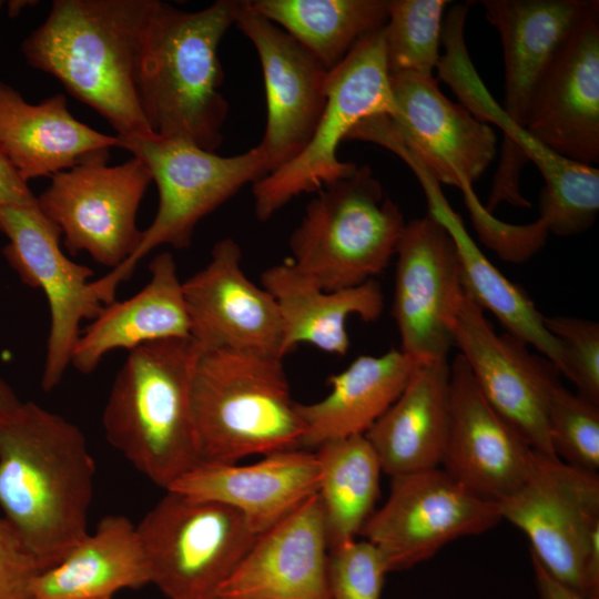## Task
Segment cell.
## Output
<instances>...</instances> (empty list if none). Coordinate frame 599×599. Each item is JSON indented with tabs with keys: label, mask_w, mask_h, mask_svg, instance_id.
Listing matches in <instances>:
<instances>
[{
	"label": "cell",
	"mask_w": 599,
	"mask_h": 599,
	"mask_svg": "<svg viewBox=\"0 0 599 599\" xmlns=\"http://www.w3.org/2000/svg\"><path fill=\"white\" fill-rule=\"evenodd\" d=\"M136 531L151 583L169 599L215 595L258 536L235 508L173 490Z\"/></svg>",
	"instance_id": "30bf717a"
},
{
	"label": "cell",
	"mask_w": 599,
	"mask_h": 599,
	"mask_svg": "<svg viewBox=\"0 0 599 599\" xmlns=\"http://www.w3.org/2000/svg\"><path fill=\"white\" fill-rule=\"evenodd\" d=\"M400 349L362 355L328 377L329 393L318 402L296 404L303 424L301 447L365 435L407 385L416 366Z\"/></svg>",
	"instance_id": "f1b7e54d"
},
{
	"label": "cell",
	"mask_w": 599,
	"mask_h": 599,
	"mask_svg": "<svg viewBox=\"0 0 599 599\" xmlns=\"http://www.w3.org/2000/svg\"><path fill=\"white\" fill-rule=\"evenodd\" d=\"M408 166L419 180L428 203V214L437 220L451 236L459 263L465 293L485 312L489 311L506 329L527 345L534 346L559 374L566 376L564 351L547 329L545 316L517 285L506 278L483 254L469 236L463 220L450 207L440 184L420 165Z\"/></svg>",
	"instance_id": "83f0119b"
},
{
	"label": "cell",
	"mask_w": 599,
	"mask_h": 599,
	"mask_svg": "<svg viewBox=\"0 0 599 599\" xmlns=\"http://www.w3.org/2000/svg\"><path fill=\"white\" fill-rule=\"evenodd\" d=\"M315 455L319 465L317 495L329 549L361 535L376 510L383 470L365 435L325 441Z\"/></svg>",
	"instance_id": "1f68e13d"
},
{
	"label": "cell",
	"mask_w": 599,
	"mask_h": 599,
	"mask_svg": "<svg viewBox=\"0 0 599 599\" xmlns=\"http://www.w3.org/2000/svg\"><path fill=\"white\" fill-rule=\"evenodd\" d=\"M148 583L150 570L136 526L124 516L109 515L39 575L32 599L111 598L120 589Z\"/></svg>",
	"instance_id": "f546056e"
},
{
	"label": "cell",
	"mask_w": 599,
	"mask_h": 599,
	"mask_svg": "<svg viewBox=\"0 0 599 599\" xmlns=\"http://www.w3.org/2000/svg\"><path fill=\"white\" fill-rule=\"evenodd\" d=\"M82 599H112V598H82Z\"/></svg>",
	"instance_id": "7bdbcfd3"
},
{
	"label": "cell",
	"mask_w": 599,
	"mask_h": 599,
	"mask_svg": "<svg viewBox=\"0 0 599 599\" xmlns=\"http://www.w3.org/2000/svg\"><path fill=\"white\" fill-rule=\"evenodd\" d=\"M262 65L267 119L258 144L268 173L306 146L326 104L328 71L288 33L241 0L235 20Z\"/></svg>",
	"instance_id": "ac0fdd59"
},
{
	"label": "cell",
	"mask_w": 599,
	"mask_h": 599,
	"mask_svg": "<svg viewBox=\"0 0 599 599\" xmlns=\"http://www.w3.org/2000/svg\"><path fill=\"white\" fill-rule=\"evenodd\" d=\"M454 346L486 402L534 450L554 455L547 408L550 392L559 382L555 366L531 354L517 337L497 334L466 293L454 327Z\"/></svg>",
	"instance_id": "2e32d148"
},
{
	"label": "cell",
	"mask_w": 599,
	"mask_h": 599,
	"mask_svg": "<svg viewBox=\"0 0 599 599\" xmlns=\"http://www.w3.org/2000/svg\"><path fill=\"white\" fill-rule=\"evenodd\" d=\"M261 284L278 307L283 356L300 344L343 356L349 348L347 319L358 316L374 322L385 305L380 285L374 278L349 288L325 291L290 262L263 271Z\"/></svg>",
	"instance_id": "4316f807"
},
{
	"label": "cell",
	"mask_w": 599,
	"mask_h": 599,
	"mask_svg": "<svg viewBox=\"0 0 599 599\" xmlns=\"http://www.w3.org/2000/svg\"><path fill=\"white\" fill-rule=\"evenodd\" d=\"M0 231L9 243L3 255L21 281L40 288L50 309V329L42 389L50 392L62 380L83 319H93L103 304L92 293L93 271L62 252L61 231L35 205H0Z\"/></svg>",
	"instance_id": "5bb4252c"
},
{
	"label": "cell",
	"mask_w": 599,
	"mask_h": 599,
	"mask_svg": "<svg viewBox=\"0 0 599 599\" xmlns=\"http://www.w3.org/2000/svg\"><path fill=\"white\" fill-rule=\"evenodd\" d=\"M448 3L447 0H388L383 35L389 73L434 75Z\"/></svg>",
	"instance_id": "d6a6232c"
},
{
	"label": "cell",
	"mask_w": 599,
	"mask_h": 599,
	"mask_svg": "<svg viewBox=\"0 0 599 599\" xmlns=\"http://www.w3.org/2000/svg\"><path fill=\"white\" fill-rule=\"evenodd\" d=\"M449 367V428L440 468L479 497L499 502L527 479L535 450L486 402L460 354Z\"/></svg>",
	"instance_id": "d6986e66"
},
{
	"label": "cell",
	"mask_w": 599,
	"mask_h": 599,
	"mask_svg": "<svg viewBox=\"0 0 599 599\" xmlns=\"http://www.w3.org/2000/svg\"><path fill=\"white\" fill-rule=\"evenodd\" d=\"M282 361L200 349L192 406L201 463H236L301 447L303 424Z\"/></svg>",
	"instance_id": "5b68a950"
},
{
	"label": "cell",
	"mask_w": 599,
	"mask_h": 599,
	"mask_svg": "<svg viewBox=\"0 0 599 599\" xmlns=\"http://www.w3.org/2000/svg\"><path fill=\"white\" fill-rule=\"evenodd\" d=\"M95 464L82 430L33 402L0 418V508L45 569L88 532Z\"/></svg>",
	"instance_id": "6da1fadb"
},
{
	"label": "cell",
	"mask_w": 599,
	"mask_h": 599,
	"mask_svg": "<svg viewBox=\"0 0 599 599\" xmlns=\"http://www.w3.org/2000/svg\"><path fill=\"white\" fill-rule=\"evenodd\" d=\"M525 130L568 160L599 161V6L555 59L531 99Z\"/></svg>",
	"instance_id": "ffe728a7"
},
{
	"label": "cell",
	"mask_w": 599,
	"mask_h": 599,
	"mask_svg": "<svg viewBox=\"0 0 599 599\" xmlns=\"http://www.w3.org/2000/svg\"><path fill=\"white\" fill-rule=\"evenodd\" d=\"M199 352L191 337L130 351L102 414L108 441L165 490L201 463L192 406Z\"/></svg>",
	"instance_id": "277c9868"
},
{
	"label": "cell",
	"mask_w": 599,
	"mask_h": 599,
	"mask_svg": "<svg viewBox=\"0 0 599 599\" xmlns=\"http://www.w3.org/2000/svg\"><path fill=\"white\" fill-rule=\"evenodd\" d=\"M318 495L257 536L215 595L224 599H331Z\"/></svg>",
	"instance_id": "44dd1931"
},
{
	"label": "cell",
	"mask_w": 599,
	"mask_h": 599,
	"mask_svg": "<svg viewBox=\"0 0 599 599\" xmlns=\"http://www.w3.org/2000/svg\"><path fill=\"white\" fill-rule=\"evenodd\" d=\"M531 564L540 599H585L579 592L556 579L532 556Z\"/></svg>",
	"instance_id": "f35d334b"
},
{
	"label": "cell",
	"mask_w": 599,
	"mask_h": 599,
	"mask_svg": "<svg viewBox=\"0 0 599 599\" xmlns=\"http://www.w3.org/2000/svg\"><path fill=\"white\" fill-rule=\"evenodd\" d=\"M151 182L134 156L116 165L88 162L52 175L38 206L59 227L70 254L85 252L113 270L140 244L136 214Z\"/></svg>",
	"instance_id": "7c38bea8"
},
{
	"label": "cell",
	"mask_w": 599,
	"mask_h": 599,
	"mask_svg": "<svg viewBox=\"0 0 599 599\" xmlns=\"http://www.w3.org/2000/svg\"><path fill=\"white\" fill-rule=\"evenodd\" d=\"M318 486L315 451L296 447L247 465L200 463L167 490L229 505L261 535L316 495Z\"/></svg>",
	"instance_id": "7402d4cb"
},
{
	"label": "cell",
	"mask_w": 599,
	"mask_h": 599,
	"mask_svg": "<svg viewBox=\"0 0 599 599\" xmlns=\"http://www.w3.org/2000/svg\"><path fill=\"white\" fill-rule=\"evenodd\" d=\"M395 255L393 316L400 351L416 363L445 359L465 296L455 243L427 213L406 223Z\"/></svg>",
	"instance_id": "9a60e30c"
},
{
	"label": "cell",
	"mask_w": 599,
	"mask_h": 599,
	"mask_svg": "<svg viewBox=\"0 0 599 599\" xmlns=\"http://www.w3.org/2000/svg\"><path fill=\"white\" fill-rule=\"evenodd\" d=\"M326 97L306 146L292 161L253 183L257 220L267 221L300 194L351 175L357 165L337 158L341 142L365 119L395 111L383 28L362 38L328 71Z\"/></svg>",
	"instance_id": "9c48e42d"
},
{
	"label": "cell",
	"mask_w": 599,
	"mask_h": 599,
	"mask_svg": "<svg viewBox=\"0 0 599 599\" xmlns=\"http://www.w3.org/2000/svg\"><path fill=\"white\" fill-rule=\"evenodd\" d=\"M148 284L124 301L103 305L93 322L80 334L71 365L83 374L97 369L106 354L132 351L148 343L186 338L190 322L182 281L169 252L156 255L149 265Z\"/></svg>",
	"instance_id": "d4e9b609"
},
{
	"label": "cell",
	"mask_w": 599,
	"mask_h": 599,
	"mask_svg": "<svg viewBox=\"0 0 599 599\" xmlns=\"http://www.w3.org/2000/svg\"><path fill=\"white\" fill-rule=\"evenodd\" d=\"M20 403L11 387L0 377V418L12 412Z\"/></svg>",
	"instance_id": "ab89813d"
},
{
	"label": "cell",
	"mask_w": 599,
	"mask_h": 599,
	"mask_svg": "<svg viewBox=\"0 0 599 599\" xmlns=\"http://www.w3.org/2000/svg\"><path fill=\"white\" fill-rule=\"evenodd\" d=\"M154 0H54L22 42L28 64L94 109L119 138L155 136L139 95L140 59Z\"/></svg>",
	"instance_id": "7a4b0ae2"
},
{
	"label": "cell",
	"mask_w": 599,
	"mask_h": 599,
	"mask_svg": "<svg viewBox=\"0 0 599 599\" xmlns=\"http://www.w3.org/2000/svg\"><path fill=\"white\" fill-rule=\"evenodd\" d=\"M240 4L217 0L191 12L154 0L139 70L140 102L154 135L212 152L222 144L229 103L220 91L219 45Z\"/></svg>",
	"instance_id": "3957f363"
},
{
	"label": "cell",
	"mask_w": 599,
	"mask_h": 599,
	"mask_svg": "<svg viewBox=\"0 0 599 599\" xmlns=\"http://www.w3.org/2000/svg\"><path fill=\"white\" fill-rule=\"evenodd\" d=\"M566 358V376L585 398L599 404V325L579 317H545Z\"/></svg>",
	"instance_id": "d590c367"
},
{
	"label": "cell",
	"mask_w": 599,
	"mask_h": 599,
	"mask_svg": "<svg viewBox=\"0 0 599 599\" xmlns=\"http://www.w3.org/2000/svg\"><path fill=\"white\" fill-rule=\"evenodd\" d=\"M331 71L387 21L388 0H250Z\"/></svg>",
	"instance_id": "4dcf8cb0"
},
{
	"label": "cell",
	"mask_w": 599,
	"mask_h": 599,
	"mask_svg": "<svg viewBox=\"0 0 599 599\" xmlns=\"http://www.w3.org/2000/svg\"><path fill=\"white\" fill-rule=\"evenodd\" d=\"M448 358L417 363L398 398L366 432L392 477L440 467L449 428Z\"/></svg>",
	"instance_id": "484cf974"
},
{
	"label": "cell",
	"mask_w": 599,
	"mask_h": 599,
	"mask_svg": "<svg viewBox=\"0 0 599 599\" xmlns=\"http://www.w3.org/2000/svg\"><path fill=\"white\" fill-rule=\"evenodd\" d=\"M389 81L393 114L365 119L347 140L378 144L405 163L420 165L439 184L459 187L464 197L475 195L473 183L496 156L494 130L450 101L434 75L395 72Z\"/></svg>",
	"instance_id": "ba28073f"
},
{
	"label": "cell",
	"mask_w": 599,
	"mask_h": 599,
	"mask_svg": "<svg viewBox=\"0 0 599 599\" xmlns=\"http://www.w3.org/2000/svg\"><path fill=\"white\" fill-rule=\"evenodd\" d=\"M203 599H224L217 595H213V596H210V597H206V598H203Z\"/></svg>",
	"instance_id": "b9f144b4"
},
{
	"label": "cell",
	"mask_w": 599,
	"mask_h": 599,
	"mask_svg": "<svg viewBox=\"0 0 599 599\" xmlns=\"http://www.w3.org/2000/svg\"><path fill=\"white\" fill-rule=\"evenodd\" d=\"M116 136V135H115ZM116 148L140 159L159 190V207L142 231L135 252L121 265L92 281V293L102 304L115 301L119 285L128 281L139 262L161 245L190 246L197 223L235 195L245 184L268 174L260 145L223 156L179 139L119 138Z\"/></svg>",
	"instance_id": "8992f818"
},
{
	"label": "cell",
	"mask_w": 599,
	"mask_h": 599,
	"mask_svg": "<svg viewBox=\"0 0 599 599\" xmlns=\"http://www.w3.org/2000/svg\"><path fill=\"white\" fill-rule=\"evenodd\" d=\"M240 245L216 242L209 263L182 282L190 336L201 351L230 349L283 359L277 304L244 273Z\"/></svg>",
	"instance_id": "e0dca14e"
},
{
	"label": "cell",
	"mask_w": 599,
	"mask_h": 599,
	"mask_svg": "<svg viewBox=\"0 0 599 599\" xmlns=\"http://www.w3.org/2000/svg\"><path fill=\"white\" fill-rule=\"evenodd\" d=\"M32 3H37V1H29V0L10 1L8 4V13L10 17H16L17 14L21 12L22 9L31 6Z\"/></svg>",
	"instance_id": "60d3db41"
},
{
	"label": "cell",
	"mask_w": 599,
	"mask_h": 599,
	"mask_svg": "<svg viewBox=\"0 0 599 599\" xmlns=\"http://www.w3.org/2000/svg\"><path fill=\"white\" fill-rule=\"evenodd\" d=\"M552 453L578 469L599 470V404L567 389L557 382L547 408Z\"/></svg>",
	"instance_id": "836d02e7"
},
{
	"label": "cell",
	"mask_w": 599,
	"mask_h": 599,
	"mask_svg": "<svg viewBox=\"0 0 599 599\" xmlns=\"http://www.w3.org/2000/svg\"><path fill=\"white\" fill-rule=\"evenodd\" d=\"M502 44L505 98L510 125L525 129L540 81L597 0H484Z\"/></svg>",
	"instance_id": "603a6c76"
},
{
	"label": "cell",
	"mask_w": 599,
	"mask_h": 599,
	"mask_svg": "<svg viewBox=\"0 0 599 599\" xmlns=\"http://www.w3.org/2000/svg\"><path fill=\"white\" fill-rule=\"evenodd\" d=\"M115 135L75 119L62 93L30 103L0 81V151L28 183L88 162H108Z\"/></svg>",
	"instance_id": "cb8c5ba5"
},
{
	"label": "cell",
	"mask_w": 599,
	"mask_h": 599,
	"mask_svg": "<svg viewBox=\"0 0 599 599\" xmlns=\"http://www.w3.org/2000/svg\"><path fill=\"white\" fill-rule=\"evenodd\" d=\"M37 203L38 199L28 183L0 151V205L28 206Z\"/></svg>",
	"instance_id": "74e56055"
},
{
	"label": "cell",
	"mask_w": 599,
	"mask_h": 599,
	"mask_svg": "<svg viewBox=\"0 0 599 599\" xmlns=\"http://www.w3.org/2000/svg\"><path fill=\"white\" fill-rule=\"evenodd\" d=\"M387 562L373 542L353 539L328 549L326 578L331 599H382Z\"/></svg>",
	"instance_id": "e575fe53"
},
{
	"label": "cell",
	"mask_w": 599,
	"mask_h": 599,
	"mask_svg": "<svg viewBox=\"0 0 599 599\" xmlns=\"http://www.w3.org/2000/svg\"><path fill=\"white\" fill-rule=\"evenodd\" d=\"M498 502L479 497L443 468L392 477L383 506L361 531L382 551L389 572L429 559L448 542L498 522Z\"/></svg>",
	"instance_id": "4fadbf2b"
},
{
	"label": "cell",
	"mask_w": 599,
	"mask_h": 599,
	"mask_svg": "<svg viewBox=\"0 0 599 599\" xmlns=\"http://www.w3.org/2000/svg\"><path fill=\"white\" fill-rule=\"evenodd\" d=\"M498 505L528 537L531 556L581 595L585 566L599 556L598 474L535 450L527 479Z\"/></svg>",
	"instance_id": "8fae6325"
},
{
	"label": "cell",
	"mask_w": 599,
	"mask_h": 599,
	"mask_svg": "<svg viewBox=\"0 0 599 599\" xmlns=\"http://www.w3.org/2000/svg\"><path fill=\"white\" fill-rule=\"evenodd\" d=\"M2 6H3V1H0V10H1Z\"/></svg>",
	"instance_id": "ee69618b"
},
{
	"label": "cell",
	"mask_w": 599,
	"mask_h": 599,
	"mask_svg": "<svg viewBox=\"0 0 599 599\" xmlns=\"http://www.w3.org/2000/svg\"><path fill=\"white\" fill-rule=\"evenodd\" d=\"M45 568L0 517V599H32L35 579Z\"/></svg>",
	"instance_id": "8d00e7d4"
},
{
	"label": "cell",
	"mask_w": 599,
	"mask_h": 599,
	"mask_svg": "<svg viewBox=\"0 0 599 599\" xmlns=\"http://www.w3.org/2000/svg\"><path fill=\"white\" fill-rule=\"evenodd\" d=\"M406 225L368 165L325 185L290 237V263L325 291L361 285L386 268Z\"/></svg>",
	"instance_id": "52a82bcc"
}]
</instances>
